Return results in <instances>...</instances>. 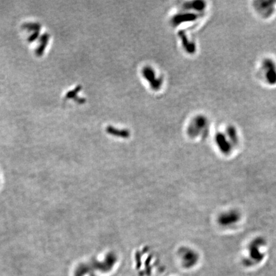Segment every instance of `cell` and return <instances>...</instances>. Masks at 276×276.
Wrapping results in <instances>:
<instances>
[{
	"label": "cell",
	"mask_w": 276,
	"mask_h": 276,
	"mask_svg": "<svg viewBox=\"0 0 276 276\" xmlns=\"http://www.w3.org/2000/svg\"><path fill=\"white\" fill-rule=\"evenodd\" d=\"M228 136L222 134H219L217 136V143L221 150L226 153H229L232 148V143L228 139Z\"/></svg>",
	"instance_id": "cell-4"
},
{
	"label": "cell",
	"mask_w": 276,
	"mask_h": 276,
	"mask_svg": "<svg viewBox=\"0 0 276 276\" xmlns=\"http://www.w3.org/2000/svg\"><path fill=\"white\" fill-rule=\"evenodd\" d=\"M143 72L145 78L149 81L152 88L153 89H158L161 85V81L160 79L157 80L155 78V74L154 73V71H153L152 69L148 67V68H145Z\"/></svg>",
	"instance_id": "cell-5"
},
{
	"label": "cell",
	"mask_w": 276,
	"mask_h": 276,
	"mask_svg": "<svg viewBox=\"0 0 276 276\" xmlns=\"http://www.w3.org/2000/svg\"><path fill=\"white\" fill-rule=\"evenodd\" d=\"M241 214L240 212L232 209L222 213L218 217L219 225L224 227H230L235 225L240 221Z\"/></svg>",
	"instance_id": "cell-2"
},
{
	"label": "cell",
	"mask_w": 276,
	"mask_h": 276,
	"mask_svg": "<svg viewBox=\"0 0 276 276\" xmlns=\"http://www.w3.org/2000/svg\"><path fill=\"white\" fill-rule=\"evenodd\" d=\"M263 68L268 83L276 84V65L270 59H266L263 62Z\"/></svg>",
	"instance_id": "cell-3"
},
{
	"label": "cell",
	"mask_w": 276,
	"mask_h": 276,
	"mask_svg": "<svg viewBox=\"0 0 276 276\" xmlns=\"http://www.w3.org/2000/svg\"><path fill=\"white\" fill-rule=\"evenodd\" d=\"M266 242L262 237H257L252 240L248 248V262L251 263H258L265 257L264 249Z\"/></svg>",
	"instance_id": "cell-1"
},
{
	"label": "cell",
	"mask_w": 276,
	"mask_h": 276,
	"mask_svg": "<svg viewBox=\"0 0 276 276\" xmlns=\"http://www.w3.org/2000/svg\"><path fill=\"white\" fill-rule=\"evenodd\" d=\"M198 17V16L196 14L180 15V16H176L175 18H173V24L178 25V24H180V23H181V22H183L195 20Z\"/></svg>",
	"instance_id": "cell-6"
}]
</instances>
